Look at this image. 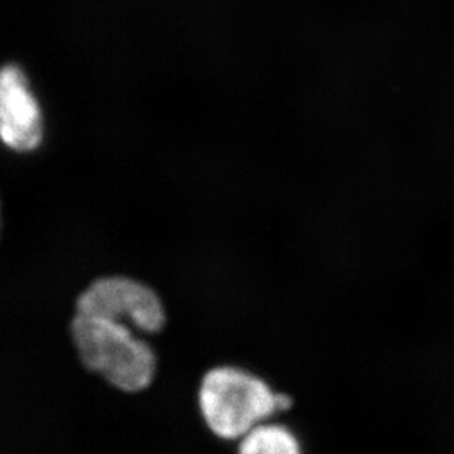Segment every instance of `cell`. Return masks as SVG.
I'll list each match as a JSON object with an SVG mask.
<instances>
[{
  "label": "cell",
  "mask_w": 454,
  "mask_h": 454,
  "mask_svg": "<svg viewBox=\"0 0 454 454\" xmlns=\"http://www.w3.org/2000/svg\"><path fill=\"white\" fill-rule=\"evenodd\" d=\"M198 407L212 435L237 442L257 425L290 413L294 399L275 390L252 369L219 364L207 369L199 382Z\"/></svg>",
  "instance_id": "6da1fadb"
},
{
  "label": "cell",
  "mask_w": 454,
  "mask_h": 454,
  "mask_svg": "<svg viewBox=\"0 0 454 454\" xmlns=\"http://www.w3.org/2000/svg\"><path fill=\"white\" fill-rule=\"evenodd\" d=\"M0 134L15 152L35 151L43 140V116L26 74L8 65L0 77Z\"/></svg>",
  "instance_id": "277c9868"
},
{
  "label": "cell",
  "mask_w": 454,
  "mask_h": 454,
  "mask_svg": "<svg viewBox=\"0 0 454 454\" xmlns=\"http://www.w3.org/2000/svg\"><path fill=\"white\" fill-rule=\"evenodd\" d=\"M69 334L82 368L112 388L140 393L151 387L158 356L147 337L121 322L77 312Z\"/></svg>",
  "instance_id": "7a4b0ae2"
},
{
  "label": "cell",
  "mask_w": 454,
  "mask_h": 454,
  "mask_svg": "<svg viewBox=\"0 0 454 454\" xmlns=\"http://www.w3.org/2000/svg\"><path fill=\"white\" fill-rule=\"evenodd\" d=\"M75 312L106 317L153 337L167 325L165 303L151 284L125 274L93 279L75 301Z\"/></svg>",
  "instance_id": "3957f363"
},
{
  "label": "cell",
  "mask_w": 454,
  "mask_h": 454,
  "mask_svg": "<svg viewBox=\"0 0 454 454\" xmlns=\"http://www.w3.org/2000/svg\"><path fill=\"white\" fill-rule=\"evenodd\" d=\"M234 454H306V446L292 425L270 419L241 437L234 446Z\"/></svg>",
  "instance_id": "5b68a950"
}]
</instances>
